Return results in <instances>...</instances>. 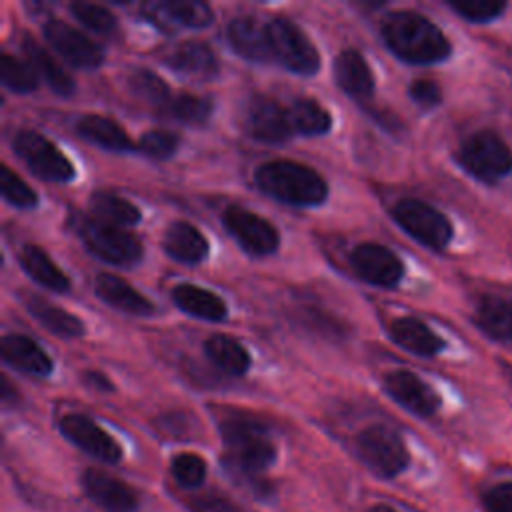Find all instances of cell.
<instances>
[{"mask_svg": "<svg viewBox=\"0 0 512 512\" xmlns=\"http://www.w3.org/2000/svg\"><path fill=\"white\" fill-rule=\"evenodd\" d=\"M380 34L388 50L408 64L428 66L450 56V42L444 32L426 16L412 10L386 14Z\"/></svg>", "mask_w": 512, "mask_h": 512, "instance_id": "1", "label": "cell"}, {"mask_svg": "<svg viewBox=\"0 0 512 512\" xmlns=\"http://www.w3.org/2000/svg\"><path fill=\"white\" fill-rule=\"evenodd\" d=\"M256 186L292 206H318L328 198L326 180L306 164L294 160H270L254 170Z\"/></svg>", "mask_w": 512, "mask_h": 512, "instance_id": "2", "label": "cell"}, {"mask_svg": "<svg viewBox=\"0 0 512 512\" xmlns=\"http://www.w3.org/2000/svg\"><path fill=\"white\" fill-rule=\"evenodd\" d=\"M220 436L228 448L226 464L234 472L256 476L276 458V448L268 438V430L256 418L228 416L220 422Z\"/></svg>", "mask_w": 512, "mask_h": 512, "instance_id": "3", "label": "cell"}, {"mask_svg": "<svg viewBox=\"0 0 512 512\" xmlns=\"http://www.w3.org/2000/svg\"><path fill=\"white\" fill-rule=\"evenodd\" d=\"M70 226L80 236L84 246L96 258L108 264L130 266L142 258V244L136 240V236L128 234L120 226H112L84 214L72 216Z\"/></svg>", "mask_w": 512, "mask_h": 512, "instance_id": "4", "label": "cell"}, {"mask_svg": "<svg viewBox=\"0 0 512 512\" xmlns=\"http://www.w3.org/2000/svg\"><path fill=\"white\" fill-rule=\"evenodd\" d=\"M358 458L380 478H396L410 462L408 448L400 434L384 424H372L354 438Z\"/></svg>", "mask_w": 512, "mask_h": 512, "instance_id": "5", "label": "cell"}, {"mask_svg": "<svg viewBox=\"0 0 512 512\" xmlns=\"http://www.w3.org/2000/svg\"><path fill=\"white\" fill-rule=\"evenodd\" d=\"M458 162L476 180L494 184L512 172V150L500 136L482 130L464 140Z\"/></svg>", "mask_w": 512, "mask_h": 512, "instance_id": "6", "label": "cell"}, {"mask_svg": "<svg viewBox=\"0 0 512 512\" xmlns=\"http://www.w3.org/2000/svg\"><path fill=\"white\" fill-rule=\"evenodd\" d=\"M272 60L294 74L310 76L320 68V54L310 38L288 18H274L266 24Z\"/></svg>", "mask_w": 512, "mask_h": 512, "instance_id": "7", "label": "cell"}, {"mask_svg": "<svg viewBox=\"0 0 512 512\" xmlns=\"http://www.w3.org/2000/svg\"><path fill=\"white\" fill-rule=\"evenodd\" d=\"M392 216L408 236L432 250H444L452 240L450 220L428 202L404 198L394 204Z\"/></svg>", "mask_w": 512, "mask_h": 512, "instance_id": "8", "label": "cell"}, {"mask_svg": "<svg viewBox=\"0 0 512 512\" xmlns=\"http://www.w3.org/2000/svg\"><path fill=\"white\" fill-rule=\"evenodd\" d=\"M14 154L42 180L70 182L74 180L72 162L58 150L54 142L32 130H20L12 138Z\"/></svg>", "mask_w": 512, "mask_h": 512, "instance_id": "9", "label": "cell"}, {"mask_svg": "<svg viewBox=\"0 0 512 512\" xmlns=\"http://www.w3.org/2000/svg\"><path fill=\"white\" fill-rule=\"evenodd\" d=\"M222 224L228 234L252 256H268L280 244L278 230L262 216L242 208L230 206L222 214Z\"/></svg>", "mask_w": 512, "mask_h": 512, "instance_id": "10", "label": "cell"}, {"mask_svg": "<svg viewBox=\"0 0 512 512\" xmlns=\"http://www.w3.org/2000/svg\"><path fill=\"white\" fill-rule=\"evenodd\" d=\"M44 38L54 52L64 58L70 66L92 70L104 62V50L80 30L66 22L50 20L44 24Z\"/></svg>", "mask_w": 512, "mask_h": 512, "instance_id": "11", "label": "cell"}, {"mask_svg": "<svg viewBox=\"0 0 512 512\" xmlns=\"http://www.w3.org/2000/svg\"><path fill=\"white\" fill-rule=\"evenodd\" d=\"M350 264L362 280L380 288H394L404 276L400 258L390 248L376 242H362L354 246L350 252Z\"/></svg>", "mask_w": 512, "mask_h": 512, "instance_id": "12", "label": "cell"}, {"mask_svg": "<svg viewBox=\"0 0 512 512\" xmlns=\"http://www.w3.org/2000/svg\"><path fill=\"white\" fill-rule=\"evenodd\" d=\"M60 432L66 436L74 446L84 450L86 454L106 462L116 464L122 458L120 444L92 418L84 414H66L60 418Z\"/></svg>", "mask_w": 512, "mask_h": 512, "instance_id": "13", "label": "cell"}, {"mask_svg": "<svg viewBox=\"0 0 512 512\" xmlns=\"http://www.w3.org/2000/svg\"><path fill=\"white\" fill-rule=\"evenodd\" d=\"M386 392L408 412L428 418L440 408V396L416 374L408 370H394L384 376Z\"/></svg>", "mask_w": 512, "mask_h": 512, "instance_id": "14", "label": "cell"}, {"mask_svg": "<svg viewBox=\"0 0 512 512\" xmlns=\"http://www.w3.org/2000/svg\"><path fill=\"white\" fill-rule=\"evenodd\" d=\"M246 124L250 134L266 144H282L292 136L288 108L270 96H254L250 100Z\"/></svg>", "mask_w": 512, "mask_h": 512, "instance_id": "15", "label": "cell"}, {"mask_svg": "<svg viewBox=\"0 0 512 512\" xmlns=\"http://www.w3.org/2000/svg\"><path fill=\"white\" fill-rule=\"evenodd\" d=\"M82 488L106 512H136L138 508V494L126 482L102 470H86L82 474Z\"/></svg>", "mask_w": 512, "mask_h": 512, "instance_id": "16", "label": "cell"}, {"mask_svg": "<svg viewBox=\"0 0 512 512\" xmlns=\"http://www.w3.org/2000/svg\"><path fill=\"white\" fill-rule=\"evenodd\" d=\"M146 18L162 28H206L212 24V8L198 0H168L146 6Z\"/></svg>", "mask_w": 512, "mask_h": 512, "instance_id": "17", "label": "cell"}, {"mask_svg": "<svg viewBox=\"0 0 512 512\" xmlns=\"http://www.w3.org/2000/svg\"><path fill=\"white\" fill-rule=\"evenodd\" d=\"M226 38L236 54L250 62H268L272 60L270 40L266 24H260L256 18L242 16L228 24Z\"/></svg>", "mask_w": 512, "mask_h": 512, "instance_id": "18", "label": "cell"}, {"mask_svg": "<svg viewBox=\"0 0 512 512\" xmlns=\"http://www.w3.org/2000/svg\"><path fill=\"white\" fill-rule=\"evenodd\" d=\"M0 354L6 364L30 376H48L52 372L50 356L24 334H6L0 342Z\"/></svg>", "mask_w": 512, "mask_h": 512, "instance_id": "19", "label": "cell"}, {"mask_svg": "<svg viewBox=\"0 0 512 512\" xmlns=\"http://www.w3.org/2000/svg\"><path fill=\"white\" fill-rule=\"evenodd\" d=\"M334 80L336 84L356 100H366L374 94V74L356 50H342L334 60Z\"/></svg>", "mask_w": 512, "mask_h": 512, "instance_id": "20", "label": "cell"}, {"mask_svg": "<svg viewBox=\"0 0 512 512\" xmlns=\"http://www.w3.org/2000/svg\"><path fill=\"white\" fill-rule=\"evenodd\" d=\"M94 292L108 306L134 316H148L154 312V304L142 296L132 284L114 274H98L94 280Z\"/></svg>", "mask_w": 512, "mask_h": 512, "instance_id": "21", "label": "cell"}, {"mask_svg": "<svg viewBox=\"0 0 512 512\" xmlns=\"http://www.w3.org/2000/svg\"><path fill=\"white\" fill-rule=\"evenodd\" d=\"M390 338L404 350L416 356H436L444 348V340L432 332L422 320L412 316H402L392 320Z\"/></svg>", "mask_w": 512, "mask_h": 512, "instance_id": "22", "label": "cell"}, {"mask_svg": "<svg viewBox=\"0 0 512 512\" xmlns=\"http://www.w3.org/2000/svg\"><path fill=\"white\" fill-rule=\"evenodd\" d=\"M168 66L174 72L196 80H210L218 74L216 54L202 42L178 44L168 56Z\"/></svg>", "mask_w": 512, "mask_h": 512, "instance_id": "23", "label": "cell"}, {"mask_svg": "<svg viewBox=\"0 0 512 512\" xmlns=\"http://www.w3.org/2000/svg\"><path fill=\"white\" fill-rule=\"evenodd\" d=\"M164 250L182 264H198L208 256V240L190 222L176 220L166 228Z\"/></svg>", "mask_w": 512, "mask_h": 512, "instance_id": "24", "label": "cell"}, {"mask_svg": "<svg viewBox=\"0 0 512 512\" xmlns=\"http://www.w3.org/2000/svg\"><path fill=\"white\" fill-rule=\"evenodd\" d=\"M172 302L186 314L208 322H222L228 316L226 302L214 292L196 284H178L172 288Z\"/></svg>", "mask_w": 512, "mask_h": 512, "instance_id": "25", "label": "cell"}, {"mask_svg": "<svg viewBox=\"0 0 512 512\" xmlns=\"http://www.w3.org/2000/svg\"><path fill=\"white\" fill-rule=\"evenodd\" d=\"M476 326L494 340L512 342V300L504 296H482L474 312Z\"/></svg>", "mask_w": 512, "mask_h": 512, "instance_id": "26", "label": "cell"}, {"mask_svg": "<svg viewBox=\"0 0 512 512\" xmlns=\"http://www.w3.org/2000/svg\"><path fill=\"white\" fill-rule=\"evenodd\" d=\"M76 132L92 142L94 146L114 150V152H126L132 148L130 136L124 132L120 124H116L110 118L96 116V114H86L76 122Z\"/></svg>", "mask_w": 512, "mask_h": 512, "instance_id": "27", "label": "cell"}, {"mask_svg": "<svg viewBox=\"0 0 512 512\" xmlns=\"http://www.w3.org/2000/svg\"><path fill=\"white\" fill-rule=\"evenodd\" d=\"M22 50L28 58V64L40 76L56 94L60 96H70L74 92V82L72 78L56 64V60L30 36L22 38Z\"/></svg>", "mask_w": 512, "mask_h": 512, "instance_id": "28", "label": "cell"}, {"mask_svg": "<svg viewBox=\"0 0 512 512\" xmlns=\"http://www.w3.org/2000/svg\"><path fill=\"white\" fill-rule=\"evenodd\" d=\"M20 264L24 272L38 282L40 286L54 290V292H68L70 290V280L68 276L52 262V258L38 246H24L20 250Z\"/></svg>", "mask_w": 512, "mask_h": 512, "instance_id": "29", "label": "cell"}, {"mask_svg": "<svg viewBox=\"0 0 512 512\" xmlns=\"http://www.w3.org/2000/svg\"><path fill=\"white\" fill-rule=\"evenodd\" d=\"M208 360L230 376H242L250 368V354L246 348L226 334H214L204 342Z\"/></svg>", "mask_w": 512, "mask_h": 512, "instance_id": "30", "label": "cell"}, {"mask_svg": "<svg viewBox=\"0 0 512 512\" xmlns=\"http://www.w3.org/2000/svg\"><path fill=\"white\" fill-rule=\"evenodd\" d=\"M24 304H26V310L44 328L54 332L58 338H80L84 334V324L78 316H74L58 306H50L36 296H28Z\"/></svg>", "mask_w": 512, "mask_h": 512, "instance_id": "31", "label": "cell"}, {"mask_svg": "<svg viewBox=\"0 0 512 512\" xmlns=\"http://www.w3.org/2000/svg\"><path fill=\"white\" fill-rule=\"evenodd\" d=\"M88 206L96 220H102L112 226H132L140 220V210L126 198L112 192H92Z\"/></svg>", "mask_w": 512, "mask_h": 512, "instance_id": "32", "label": "cell"}, {"mask_svg": "<svg viewBox=\"0 0 512 512\" xmlns=\"http://www.w3.org/2000/svg\"><path fill=\"white\" fill-rule=\"evenodd\" d=\"M292 134L304 136H320L326 134L332 126V118L324 106L310 98H298L288 108Z\"/></svg>", "mask_w": 512, "mask_h": 512, "instance_id": "33", "label": "cell"}, {"mask_svg": "<svg viewBox=\"0 0 512 512\" xmlns=\"http://www.w3.org/2000/svg\"><path fill=\"white\" fill-rule=\"evenodd\" d=\"M128 84H130V90L138 98H142L144 102H148L152 106L170 104V90H168L166 82L150 70H144V68L134 70L128 78Z\"/></svg>", "mask_w": 512, "mask_h": 512, "instance_id": "34", "label": "cell"}, {"mask_svg": "<svg viewBox=\"0 0 512 512\" xmlns=\"http://www.w3.org/2000/svg\"><path fill=\"white\" fill-rule=\"evenodd\" d=\"M0 74H2V84L14 92L26 94L38 88V76L32 70V66L10 54L2 56Z\"/></svg>", "mask_w": 512, "mask_h": 512, "instance_id": "35", "label": "cell"}, {"mask_svg": "<svg viewBox=\"0 0 512 512\" xmlns=\"http://www.w3.org/2000/svg\"><path fill=\"white\" fill-rule=\"evenodd\" d=\"M170 472L182 488H198L206 478V462L194 452H180L172 458Z\"/></svg>", "mask_w": 512, "mask_h": 512, "instance_id": "36", "label": "cell"}, {"mask_svg": "<svg viewBox=\"0 0 512 512\" xmlns=\"http://www.w3.org/2000/svg\"><path fill=\"white\" fill-rule=\"evenodd\" d=\"M170 114L186 124H202L212 114V102L196 94H180L168 104Z\"/></svg>", "mask_w": 512, "mask_h": 512, "instance_id": "37", "label": "cell"}, {"mask_svg": "<svg viewBox=\"0 0 512 512\" xmlns=\"http://www.w3.org/2000/svg\"><path fill=\"white\" fill-rule=\"evenodd\" d=\"M70 10L74 14V18L84 24L86 28L98 32V34H110L112 30H116L118 22L116 16L100 6V4H92V2H74L70 4Z\"/></svg>", "mask_w": 512, "mask_h": 512, "instance_id": "38", "label": "cell"}, {"mask_svg": "<svg viewBox=\"0 0 512 512\" xmlns=\"http://www.w3.org/2000/svg\"><path fill=\"white\" fill-rule=\"evenodd\" d=\"M0 190L4 200L16 208H34L38 204L36 192L8 166L0 168Z\"/></svg>", "mask_w": 512, "mask_h": 512, "instance_id": "39", "label": "cell"}, {"mask_svg": "<svg viewBox=\"0 0 512 512\" xmlns=\"http://www.w3.org/2000/svg\"><path fill=\"white\" fill-rule=\"evenodd\" d=\"M450 8L464 20L482 24L498 18L506 10V4L500 0H460L450 2Z\"/></svg>", "mask_w": 512, "mask_h": 512, "instance_id": "40", "label": "cell"}, {"mask_svg": "<svg viewBox=\"0 0 512 512\" xmlns=\"http://www.w3.org/2000/svg\"><path fill=\"white\" fill-rule=\"evenodd\" d=\"M176 148H178V138L166 130H150L140 140V150L158 160L170 158L176 152Z\"/></svg>", "mask_w": 512, "mask_h": 512, "instance_id": "41", "label": "cell"}, {"mask_svg": "<svg viewBox=\"0 0 512 512\" xmlns=\"http://www.w3.org/2000/svg\"><path fill=\"white\" fill-rule=\"evenodd\" d=\"M486 512H512V482H500L482 496Z\"/></svg>", "mask_w": 512, "mask_h": 512, "instance_id": "42", "label": "cell"}, {"mask_svg": "<svg viewBox=\"0 0 512 512\" xmlns=\"http://www.w3.org/2000/svg\"><path fill=\"white\" fill-rule=\"evenodd\" d=\"M410 98L416 104L424 106V108H432V106L440 104L442 92H440V86L436 82L422 78V80H414L410 84Z\"/></svg>", "mask_w": 512, "mask_h": 512, "instance_id": "43", "label": "cell"}, {"mask_svg": "<svg viewBox=\"0 0 512 512\" xmlns=\"http://www.w3.org/2000/svg\"><path fill=\"white\" fill-rule=\"evenodd\" d=\"M190 506L194 508V512H240L234 502L220 496H204L194 500Z\"/></svg>", "mask_w": 512, "mask_h": 512, "instance_id": "44", "label": "cell"}, {"mask_svg": "<svg viewBox=\"0 0 512 512\" xmlns=\"http://www.w3.org/2000/svg\"><path fill=\"white\" fill-rule=\"evenodd\" d=\"M84 380H86L90 386L98 388V390H106V392H110V390H112L110 380H108V378H104L100 372H86V374H84Z\"/></svg>", "mask_w": 512, "mask_h": 512, "instance_id": "45", "label": "cell"}, {"mask_svg": "<svg viewBox=\"0 0 512 512\" xmlns=\"http://www.w3.org/2000/svg\"><path fill=\"white\" fill-rule=\"evenodd\" d=\"M368 512H398V510L392 508V506H388V504H376V506H372Z\"/></svg>", "mask_w": 512, "mask_h": 512, "instance_id": "46", "label": "cell"}]
</instances>
